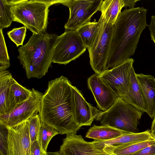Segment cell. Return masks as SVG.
<instances>
[{
	"label": "cell",
	"instance_id": "8992f818",
	"mask_svg": "<svg viewBox=\"0 0 155 155\" xmlns=\"http://www.w3.org/2000/svg\"><path fill=\"white\" fill-rule=\"evenodd\" d=\"M98 21L99 30L92 46L87 48L90 64L95 73L107 70L106 67L113 32V25L107 21L101 14Z\"/></svg>",
	"mask_w": 155,
	"mask_h": 155
},
{
	"label": "cell",
	"instance_id": "9c48e42d",
	"mask_svg": "<svg viewBox=\"0 0 155 155\" xmlns=\"http://www.w3.org/2000/svg\"><path fill=\"white\" fill-rule=\"evenodd\" d=\"M43 94L32 88L29 97L10 112L0 115V124L7 127L20 124L39 113Z\"/></svg>",
	"mask_w": 155,
	"mask_h": 155
},
{
	"label": "cell",
	"instance_id": "1f68e13d",
	"mask_svg": "<svg viewBox=\"0 0 155 155\" xmlns=\"http://www.w3.org/2000/svg\"><path fill=\"white\" fill-rule=\"evenodd\" d=\"M148 27L150 31L151 40L155 44V15L151 16L150 23Z\"/></svg>",
	"mask_w": 155,
	"mask_h": 155
},
{
	"label": "cell",
	"instance_id": "836d02e7",
	"mask_svg": "<svg viewBox=\"0 0 155 155\" xmlns=\"http://www.w3.org/2000/svg\"><path fill=\"white\" fill-rule=\"evenodd\" d=\"M151 134L155 138V117L153 119L150 130Z\"/></svg>",
	"mask_w": 155,
	"mask_h": 155
},
{
	"label": "cell",
	"instance_id": "5b68a950",
	"mask_svg": "<svg viewBox=\"0 0 155 155\" xmlns=\"http://www.w3.org/2000/svg\"><path fill=\"white\" fill-rule=\"evenodd\" d=\"M120 97L105 111H99L95 119L101 125L130 133H138V122L143 114Z\"/></svg>",
	"mask_w": 155,
	"mask_h": 155
},
{
	"label": "cell",
	"instance_id": "8fae6325",
	"mask_svg": "<svg viewBox=\"0 0 155 155\" xmlns=\"http://www.w3.org/2000/svg\"><path fill=\"white\" fill-rule=\"evenodd\" d=\"M28 120L16 126L7 127L8 155H31V141Z\"/></svg>",
	"mask_w": 155,
	"mask_h": 155
},
{
	"label": "cell",
	"instance_id": "277c9868",
	"mask_svg": "<svg viewBox=\"0 0 155 155\" xmlns=\"http://www.w3.org/2000/svg\"><path fill=\"white\" fill-rule=\"evenodd\" d=\"M11 11L13 21L21 23L33 34L46 32L49 7L48 0H12Z\"/></svg>",
	"mask_w": 155,
	"mask_h": 155
},
{
	"label": "cell",
	"instance_id": "3957f363",
	"mask_svg": "<svg viewBox=\"0 0 155 155\" xmlns=\"http://www.w3.org/2000/svg\"><path fill=\"white\" fill-rule=\"evenodd\" d=\"M58 36L45 32L32 34L26 44L19 47L17 58L28 79L41 78L51 67L54 46Z\"/></svg>",
	"mask_w": 155,
	"mask_h": 155
},
{
	"label": "cell",
	"instance_id": "cb8c5ba5",
	"mask_svg": "<svg viewBox=\"0 0 155 155\" xmlns=\"http://www.w3.org/2000/svg\"><path fill=\"white\" fill-rule=\"evenodd\" d=\"M58 134V132L56 129L41 122L38 141L41 150L46 155L50 141L54 136Z\"/></svg>",
	"mask_w": 155,
	"mask_h": 155
},
{
	"label": "cell",
	"instance_id": "4dcf8cb0",
	"mask_svg": "<svg viewBox=\"0 0 155 155\" xmlns=\"http://www.w3.org/2000/svg\"><path fill=\"white\" fill-rule=\"evenodd\" d=\"M31 155H46L41 150L38 141H35L31 145Z\"/></svg>",
	"mask_w": 155,
	"mask_h": 155
},
{
	"label": "cell",
	"instance_id": "30bf717a",
	"mask_svg": "<svg viewBox=\"0 0 155 155\" xmlns=\"http://www.w3.org/2000/svg\"><path fill=\"white\" fill-rule=\"evenodd\" d=\"M134 61L133 58H130L117 66L98 74L99 77L118 97H121L128 91Z\"/></svg>",
	"mask_w": 155,
	"mask_h": 155
},
{
	"label": "cell",
	"instance_id": "f1b7e54d",
	"mask_svg": "<svg viewBox=\"0 0 155 155\" xmlns=\"http://www.w3.org/2000/svg\"><path fill=\"white\" fill-rule=\"evenodd\" d=\"M0 155H8V130L0 124Z\"/></svg>",
	"mask_w": 155,
	"mask_h": 155
},
{
	"label": "cell",
	"instance_id": "44dd1931",
	"mask_svg": "<svg viewBox=\"0 0 155 155\" xmlns=\"http://www.w3.org/2000/svg\"><path fill=\"white\" fill-rule=\"evenodd\" d=\"M124 6V0H103L99 11L105 20L114 25Z\"/></svg>",
	"mask_w": 155,
	"mask_h": 155
},
{
	"label": "cell",
	"instance_id": "5bb4252c",
	"mask_svg": "<svg viewBox=\"0 0 155 155\" xmlns=\"http://www.w3.org/2000/svg\"><path fill=\"white\" fill-rule=\"evenodd\" d=\"M75 117L76 121L81 127L84 126H91L99 110L88 103L81 91L73 85Z\"/></svg>",
	"mask_w": 155,
	"mask_h": 155
},
{
	"label": "cell",
	"instance_id": "52a82bcc",
	"mask_svg": "<svg viewBox=\"0 0 155 155\" xmlns=\"http://www.w3.org/2000/svg\"><path fill=\"white\" fill-rule=\"evenodd\" d=\"M86 49L76 30L65 31L58 36L53 50L52 62L66 65L79 57Z\"/></svg>",
	"mask_w": 155,
	"mask_h": 155
},
{
	"label": "cell",
	"instance_id": "e0dca14e",
	"mask_svg": "<svg viewBox=\"0 0 155 155\" xmlns=\"http://www.w3.org/2000/svg\"><path fill=\"white\" fill-rule=\"evenodd\" d=\"M31 93V90L21 85L12 77L6 98L7 113L26 101Z\"/></svg>",
	"mask_w": 155,
	"mask_h": 155
},
{
	"label": "cell",
	"instance_id": "83f0119b",
	"mask_svg": "<svg viewBox=\"0 0 155 155\" xmlns=\"http://www.w3.org/2000/svg\"><path fill=\"white\" fill-rule=\"evenodd\" d=\"M26 28L25 26L14 28L7 33L9 38L17 47L19 45H23L26 36Z\"/></svg>",
	"mask_w": 155,
	"mask_h": 155
},
{
	"label": "cell",
	"instance_id": "603a6c76",
	"mask_svg": "<svg viewBox=\"0 0 155 155\" xmlns=\"http://www.w3.org/2000/svg\"><path fill=\"white\" fill-rule=\"evenodd\" d=\"M12 78L8 71L0 72V115L7 113L6 98Z\"/></svg>",
	"mask_w": 155,
	"mask_h": 155
},
{
	"label": "cell",
	"instance_id": "e575fe53",
	"mask_svg": "<svg viewBox=\"0 0 155 155\" xmlns=\"http://www.w3.org/2000/svg\"><path fill=\"white\" fill-rule=\"evenodd\" d=\"M48 155H61V154L59 152H54L50 153Z\"/></svg>",
	"mask_w": 155,
	"mask_h": 155
},
{
	"label": "cell",
	"instance_id": "6da1fadb",
	"mask_svg": "<svg viewBox=\"0 0 155 155\" xmlns=\"http://www.w3.org/2000/svg\"><path fill=\"white\" fill-rule=\"evenodd\" d=\"M72 86L61 76L48 82L41 98L38 113L41 122L61 134H76L81 127L75 119Z\"/></svg>",
	"mask_w": 155,
	"mask_h": 155
},
{
	"label": "cell",
	"instance_id": "4316f807",
	"mask_svg": "<svg viewBox=\"0 0 155 155\" xmlns=\"http://www.w3.org/2000/svg\"><path fill=\"white\" fill-rule=\"evenodd\" d=\"M0 72H2L7 70L10 64L2 29H0Z\"/></svg>",
	"mask_w": 155,
	"mask_h": 155
},
{
	"label": "cell",
	"instance_id": "9a60e30c",
	"mask_svg": "<svg viewBox=\"0 0 155 155\" xmlns=\"http://www.w3.org/2000/svg\"><path fill=\"white\" fill-rule=\"evenodd\" d=\"M146 113L152 119L155 117V78L150 75L136 74Z\"/></svg>",
	"mask_w": 155,
	"mask_h": 155
},
{
	"label": "cell",
	"instance_id": "7402d4cb",
	"mask_svg": "<svg viewBox=\"0 0 155 155\" xmlns=\"http://www.w3.org/2000/svg\"><path fill=\"white\" fill-rule=\"evenodd\" d=\"M100 27L99 21L89 22L82 25L76 31L80 37L84 46L86 48L93 44Z\"/></svg>",
	"mask_w": 155,
	"mask_h": 155
},
{
	"label": "cell",
	"instance_id": "d6986e66",
	"mask_svg": "<svg viewBox=\"0 0 155 155\" xmlns=\"http://www.w3.org/2000/svg\"><path fill=\"white\" fill-rule=\"evenodd\" d=\"M129 133H130L110 127L94 124L88 130L85 137L95 140L106 141Z\"/></svg>",
	"mask_w": 155,
	"mask_h": 155
},
{
	"label": "cell",
	"instance_id": "ba28073f",
	"mask_svg": "<svg viewBox=\"0 0 155 155\" xmlns=\"http://www.w3.org/2000/svg\"><path fill=\"white\" fill-rule=\"evenodd\" d=\"M103 0H64L62 4L68 7L69 16L65 24V31L76 30L90 22L99 9Z\"/></svg>",
	"mask_w": 155,
	"mask_h": 155
},
{
	"label": "cell",
	"instance_id": "d4e9b609",
	"mask_svg": "<svg viewBox=\"0 0 155 155\" xmlns=\"http://www.w3.org/2000/svg\"><path fill=\"white\" fill-rule=\"evenodd\" d=\"M11 0H0V29L9 27L13 18Z\"/></svg>",
	"mask_w": 155,
	"mask_h": 155
},
{
	"label": "cell",
	"instance_id": "7a4b0ae2",
	"mask_svg": "<svg viewBox=\"0 0 155 155\" xmlns=\"http://www.w3.org/2000/svg\"><path fill=\"white\" fill-rule=\"evenodd\" d=\"M147 9L143 7L126 8L113 25V32L107 70L120 64L134 54L146 21Z\"/></svg>",
	"mask_w": 155,
	"mask_h": 155
},
{
	"label": "cell",
	"instance_id": "2e32d148",
	"mask_svg": "<svg viewBox=\"0 0 155 155\" xmlns=\"http://www.w3.org/2000/svg\"><path fill=\"white\" fill-rule=\"evenodd\" d=\"M155 139L151 134L150 130L138 133H130L123 135L114 139L106 140H94L91 142L96 148L103 150L106 146L117 147L128 143L139 142Z\"/></svg>",
	"mask_w": 155,
	"mask_h": 155
},
{
	"label": "cell",
	"instance_id": "ac0fdd59",
	"mask_svg": "<svg viewBox=\"0 0 155 155\" xmlns=\"http://www.w3.org/2000/svg\"><path fill=\"white\" fill-rule=\"evenodd\" d=\"M136 74L133 67L131 72L128 91L120 97L138 110L146 113V107Z\"/></svg>",
	"mask_w": 155,
	"mask_h": 155
},
{
	"label": "cell",
	"instance_id": "4fadbf2b",
	"mask_svg": "<svg viewBox=\"0 0 155 155\" xmlns=\"http://www.w3.org/2000/svg\"><path fill=\"white\" fill-rule=\"evenodd\" d=\"M87 83L88 88L94 96L97 107L103 111L108 110L118 98L99 77L98 74L95 73L90 76L87 79Z\"/></svg>",
	"mask_w": 155,
	"mask_h": 155
},
{
	"label": "cell",
	"instance_id": "7c38bea8",
	"mask_svg": "<svg viewBox=\"0 0 155 155\" xmlns=\"http://www.w3.org/2000/svg\"><path fill=\"white\" fill-rule=\"evenodd\" d=\"M59 151L61 155H112L97 148L76 133L66 135Z\"/></svg>",
	"mask_w": 155,
	"mask_h": 155
},
{
	"label": "cell",
	"instance_id": "ffe728a7",
	"mask_svg": "<svg viewBox=\"0 0 155 155\" xmlns=\"http://www.w3.org/2000/svg\"><path fill=\"white\" fill-rule=\"evenodd\" d=\"M155 144V139L133 143L117 147L106 146L103 150L112 155H133L142 149Z\"/></svg>",
	"mask_w": 155,
	"mask_h": 155
},
{
	"label": "cell",
	"instance_id": "f546056e",
	"mask_svg": "<svg viewBox=\"0 0 155 155\" xmlns=\"http://www.w3.org/2000/svg\"><path fill=\"white\" fill-rule=\"evenodd\" d=\"M133 155H155V144L144 148Z\"/></svg>",
	"mask_w": 155,
	"mask_h": 155
},
{
	"label": "cell",
	"instance_id": "d6a6232c",
	"mask_svg": "<svg viewBox=\"0 0 155 155\" xmlns=\"http://www.w3.org/2000/svg\"><path fill=\"white\" fill-rule=\"evenodd\" d=\"M139 1L136 0H124L125 4L124 7L125 8L128 7L129 8H134L135 5V4L136 2Z\"/></svg>",
	"mask_w": 155,
	"mask_h": 155
},
{
	"label": "cell",
	"instance_id": "484cf974",
	"mask_svg": "<svg viewBox=\"0 0 155 155\" xmlns=\"http://www.w3.org/2000/svg\"><path fill=\"white\" fill-rule=\"evenodd\" d=\"M28 131L31 144L35 141H38L41 121L38 114L28 120Z\"/></svg>",
	"mask_w": 155,
	"mask_h": 155
}]
</instances>
